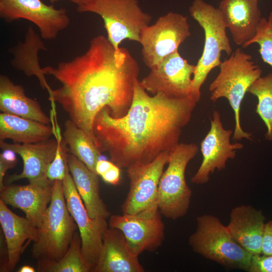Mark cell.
<instances>
[{
	"label": "cell",
	"mask_w": 272,
	"mask_h": 272,
	"mask_svg": "<svg viewBox=\"0 0 272 272\" xmlns=\"http://www.w3.org/2000/svg\"><path fill=\"white\" fill-rule=\"evenodd\" d=\"M42 70L60 84L49 100L58 103L94 142L93 123L101 110L107 107L114 117L127 113L140 67L128 49L116 50L107 37L99 35L84 54Z\"/></svg>",
	"instance_id": "1"
},
{
	"label": "cell",
	"mask_w": 272,
	"mask_h": 272,
	"mask_svg": "<svg viewBox=\"0 0 272 272\" xmlns=\"http://www.w3.org/2000/svg\"><path fill=\"white\" fill-rule=\"evenodd\" d=\"M197 103L189 97L150 95L138 80L131 105L124 116L114 117L105 107L93 126L94 144L121 168L152 162L179 143Z\"/></svg>",
	"instance_id": "2"
},
{
	"label": "cell",
	"mask_w": 272,
	"mask_h": 272,
	"mask_svg": "<svg viewBox=\"0 0 272 272\" xmlns=\"http://www.w3.org/2000/svg\"><path fill=\"white\" fill-rule=\"evenodd\" d=\"M77 225L66 206L62 180L53 182L51 200L38 227V237L32 248L37 270L48 272L67 250Z\"/></svg>",
	"instance_id": "3"
},
{
	"label": "cell",
	"mask_w": 272,
	"mask_h": 272,
	"mask_svg": "<svg viewBox=\"0 0 272 272\" xmlns=\"http://www.w3.org/2000/svg\"><path fill=\"white\" fill-rule=\"evenodd\" d=\"M219 67V73L209 86L210 100L216 102L221 98H226L234 114L233 139L252 141L251 133L245 131L241 126L240 107L248 90L261 77L262 71L252 60V56L240 48L221 62Z\"/></svg>",
	"instance_id": "4"
},
{
	"label": "cell",
	"mask_w": 272,
	"mask_h": 272,
	"mask_svg": "<svg viewBox=\"0 0 272 272\" xmlns=\"http://www.w3.org/2000/svg\"><path fill=\"white\" fill-rule=\"evenodd\" d=\"M188 11L205 34L202 53L195 65L189 95L197 103L201 97V86L208 75L221 63L222 52H225L230 56L233 51L226 26L218 8L203 0H193Z\"/></svg>",
	"instance_id": "5"
},
{
	"label": "cell",
	"mask_w": 272,
	"mask_h": 272,
	"mask_svg": "<svg viewBox=\"0 0 272 272\" xmlns=\"http://www.w3.org/2000/svg\"><path fill=\"white\" fill-rule=\"evenodd\" d=\"M196 222V230L188 239L194 252L225 267L248 271L252 255L234 240L218 217L204 214Z\"/></svg>",
	"instance_id": "6"
},
{
	"label": "cell",
	"mask_w": 272,
	"mask_h": 272,
	"mask_svg": "<svg viewBox=\"0 0 272 272\" xmlns=\"http://www.w3.org/2000/svg\"><path fill=\"white\" fill-rule=\"evenodd\" d=\"M199 151L195 143H179L169 152L168 167L159 183L157 203L162 215L176 220L189 209L192 191L186 183L185 171Z\"/></svg>",
	"instance_id": "7"
},
{
	"label": "cell",
	"mask_w": 272,
	"mask_h": 272,
	"mask_svg": "<svg viewBox=\"0 0 272 272\" xmlns=\"http://www.w3.org/2000/svg\"><path fill=\"white\" fill-rule=\"evenodd\" d=\"M77 11L99 15L107 38L116 50L126 39L140 42L142 31L152 19L142 9L138 0H92Z\"/></svg>",
	"instance_id": "8"
},
{
	"label": "cell",
	"mask_w": 272,
	"mask_h": 272,
	"mask_svg": "<svg viewBox=\"0 0 272 272\" xmlns=\"http://www.w3.org/2000/svg\"><path fill=\"white\" fill-rule=\"evenodd\" d=\"M191 35L186 16L169 12L156 22L143 29L140 43L145 65L149 69L156 65L165 57L178 51L180 45Z\"/></svg>",
	"instance_id": "9"
},
{
	"label": "cell",
	"mask_w": 272,
	"mask_h": 272,
	"mask_svg": "<svg viewBox=\"0 0 272 272\" xmlns=\"http://www.w3.org/2000/svg\"><path fill=\"white\" fill-rule=\"evenodd\" d=\"M169 152L162 153L151 162L136 163L126 168L129 188L121 205L122 214H136L158 206L159 183Z\"/></svg>",
	"instance_id": "10"
},
{
	"label": "cell",
	"mask_w": 272,
	"mask_h": 272,
	"mask_svg": "<svg viewBox=\"0 0 272 272\" xmlns=\"http://www.w3.org/2000/svg\"><path fill=\"white\" fill-rule=\"evenodd\" d=\"M110 227L120 230L133 251L154 252L165 239V225L158 206L136 214L111 215Z\"/></svg>",
	"instance_id": "11"
},
{
	"label": "cell",
	"mask_w": 272,
	"mask_h": 272,
	"mask_svg": "<svg viewBox=\"0 0 272 272\" xmlns=\"http://www.w3.org/2000/svg\"><path fill=\"white\" fill-rule=\"evenodd\" d=\"M0 16L7 22L23 19L34 23L45 40L56 38L70 24L67 10L41 0H0Z\"/></svg>",
	"instance_id": "12"
},
{
	"label": "cell",
	"mask_w": 272,
	"mask_h": 272,
	"mask_svg": "<svg viewBox=\"0 0 272 272\" xmlns=\"http://www.w3.org/2000/svg\"><path fill=\"white\" fill-rule=\"evenodd\" d=\"M62 184L67 209L79 229L83 256L92 271L97 262L103 234L108 228V223L107 220L93 219L89 216L77 190L67 164Z\"/></svg>",
	"instance_id": "13"
},
{
	"label": "cell",
	"mask_w": 272,
	"mask_h": 272,
	"mask_svg": "<svg viewBox=\"0 0 272 272\" xmlns=\"http://www.w3.org/2000/svg\"><path fill=\"white\" fill-rule=\"evenodd\" d=\"M195 67L177 51L150 69L140 83L152 95L162 93L170 97H189Z\"/></svg>",
	"instance_id": "14"
},
{
	"label": "cell",
	"mask_w": 272,
	"mask_h": 272,
	"mask_svg": "<svg viewBox=\"0 0 272 272\" xmlns=\"http://www.w3.org/2000/svg\"><path fill=\"white\" fill-rule=\"evenodd\" d=\"M233 132L232 130L224 128L220 113L214 111L210 129L200 143L202 161L191 178L192 183L199 185L208 182L211 174L216 170L225 169L227 161L234 159L236 151L243 148L241 143H231Z\"/></svg>",
	"instance_id": "15"
},
{
	"label": "cell",
	"mask_w": 272,
	"mask_h": 272,
	"mask_svg": "<svg viewBox=\"0 0 272 272\" xmlns=\"http://www.w3.org/2000/svg\"><path fill=\"white\" fill-rule=\"evenodd\" d=\"M58 146V139H49L41 142L29 144H10L0 141V148L9 149L22 159L23 168L20 174L9 176L8 183L23 179L30 183L47 184L52 182L46 176L49 164L54 159Z\"/></svg>",
	"instance_id": "16"
},
{
	"label": "cell",
	"mask_w": 272,
	"mask_h": 272,
	"mask_svg": "<svg viewBox=\"0 0 272 272\" xmlns=\"http://www.w3.org/2000/svg\"><path fill=\"white\" fill-rule=\"evenodd\" d=\"M139 256L122 232L109 227L104 233L98 261L91 272H144Z\"/></svg>",
	"instance_id": "17"
},
{
	"label": "cell",
	"mask_w": 272,
	"mask_h": 272,
	"mask_svg": "<svg viewBox=\"0 0 272 272\" xmlns=\"http://www.w3.org/2000/svg\"><path fill=\"white\" fill-rule=\"evenodd\" d=\"M53 182L5 185L0 190V199L7 205L22 210L26 218L38 228L51 200Z\"/></svg>",
	"instance_id": "18"
},
{
	"label": "cell",
	"mask_w": 272,
	"mask_h": 272,
	"mask_svg": "<svg viewBox=\"0 0 272 272\" xmlns=\"http://www.w3.org/2000/svg\"><path fill=\"white\" fill-rule=\"evenodd\" d=\"M218 8L236 45L254 36L261 18L258 0H221Z\"/></svg>",
	"instance_id": "19"
},
{
	"label": "cell",
	"mask_w": 272,
	"mask_h": 272,
	"mask_svg": "<svg viewBox=\"0 0 272 272\" xmlns=\"http://www.w3.org/2000/svg\"><path fill=\"white\" fill-rule=\"evenodd\" d=\"M264 221L262 211L242 205L231 210L226 226L234 240L253 255L261 254Z\"/></svg>",
	"instance_id": "20"
},
{
	"label": "cell",
	"mask_w": 272,
	"mask_h": 272,
	"mask_svg": "<svg viewBox=\"0 0 272 272\" xmlns=\"http://www.w3.org/2000/svg\"><path fill=\"white\" fill-rule=\"evenodd\" d=\"M0 223L8 252L7 271H13L18 263L27 240H37L38 228L27 218L18 216L0 199Z\"/></svg>",
	"instance_id": "21"
},
{
	"label": "cell",
	"mask_w": 272,
	"mask_h": 272,
	"mask_svg": "<svg viewBox=\"0 0 272 272\" xmlns=\"http://www.w3.org/2000/svg\"><path fill=\"white\" fill-rule=\"evenodd\" d=\"M66 159L77 190L89 216L93 219L109 218L111 214L100 196L98 175L73 155L67 153Z\"/></svg>",
	"instance_id": "22"
},
{
	"label": "cell",
	"mask_w": 272,
	"mask_h": 272,
	"mask_svg": "<svg viewBox=\"0 0 272 272\" xmlns=\"http://www.w3.org/2000/svg\"><path fill=\"white\" fill-rule=\"evenodd\" d=\"M0 111L50 124L51 120L36 99L27 97L23 86L0 76Z\"/></svg>",
	"instance_id": "23"
},
{
	"label": "cell",
	"mask_w": 272,
	"mask_h": 272,
	"mask_svg": "<svg viewBox=\"0 0 272 272\" xmlns=\"http://www.w3.org/2000/svg\"><path fill=\"white\" fill-rule=\"evenodd\" d=\"M53 134L50 124L12 114L0 113V141L10 139L14 143L34 144L47 140Z\"/></svg>",
	"instance_id": "24"
},
{
	"label": "cell",
	"mask_w": 272,
	"mask_h": 272,
	"mask_svg": "<svg viewBox=\"0 0 272 272\" xmlns=\"http://www.w3.org/2000/svg\"><path fill=\"white\" fill-rule=\"evenodd\" d=\"M40 49L46 50L44 44L33 28L30 26L26 33L25 41L19 43L11 50L14 56L11 64L15 69L23 72L28 77L36 76L41 88L47 91L49 96L52 89L47 83L39 65L38 53Z\"/></svg>",
	"instance_id": "25"
},
{
	"label": "cell",
	"mask_w": 272,
	"mask_h": 272,
	"mask_svg": "<svg viewBox=\"0 0 272 272\" xmlns=\"http://www.w3.org/2000/svg\"><path fill=\"white\" fill-rule=\"evenodd\" d=\"M62 137L63 142L67 145L70 154L97 174L96 166L101 153L91 138L70 119L65 121Z\"/></svg>",
	"instance_id": "26"
},
{
	"label": "cell",
	"mask_w": 272,
	"mask_h": 272,
	"mask_svg": "<svg viewBox=\"0 0 272 272\" xmlns=\"http://www.w3.org/2000/svg\"><path fill=\"white\" fill-rule=\"evenodd\" d=\"M247 92L257 98L256 112L266 127V140L272 141V72L257 79Z\"/></svg>",
	"instance_id": "27"
},
{
	"label": "cell",
	"mask_w": 272,
	"mask_h": 272,
	"mask_svg": "<svg viewBox=\"0 0 272 272\" xmlns=\"http://www.w3.org/2000/svg\"><path fill=\"white\" fill-rule=\"evenodd\" d=\"M91 269L82 251L79 233H75L71 243L62 257L48 272H89Z\"/></svg>",
	"instance_id": "28"
},
{
	"label": "cell",
	"mask_w": 272,
	"mask_h": 272,
	"mask_svg": "<svg viewBox=\"0 0 272 272\" xmlns=\"http://www.w3.org/2000/svg\"><path fill=\"white\" fill-rule=\"evenodd\" d=\"M253 43L259 45L261 59L272 69V12L267 18L261 17L255 35L242 47L246 48Z\"/></svg>",
	"instance_id": "29"
},
{
	"label": "cell",
	"mask_w": 272,
	"mask_h": 272,
	"mask_svg": "<svg viewBox=\"0 0 272 272\" xmlns=\"http://www.w3.org/2000/svg\"><path fill=\"white\" fill-rule=\"evenodd\" d=\"M61 144L60 139L58 138V146L55 157L49 164L46 172V176L51 181L63 180L66 173L67 162L65 145Z\"/></svg>",
	"instance_id": "30"
},
{
	"label": "cell",
	"mask_w": 272,
	"mask_h": 272,
	"mask_svg": "<svg viewBox=\"0 0 272 272\" xmlns=\"http://www.w3.org/2000/svg\"><path fill=\"white\" fill-rule=\"evenodd\" d=\"M96 172L107 183L116 185L119 182L120 168L111 161L99 160L96 166Z\"/></svg>",
	"instance_id": "31"
},
{
	"label": "cell",
	"mask_w": 272,
	"mask_h": 272,
	"mask_svg": "<svg viewBox=\"0 0 272 272\" xmlns=\"http://www.w3.org/2000/svg\"><path fill=\"white\" fill-rule=\"evenodd\" d=\"M16 153L9 150H3L0 154V190L4 187V178L6 172L16 165L17 160Z\"/></svg>",
	"instance_id": "32"
},
{
	"label": "cell",
	"mask_w": 272,
	"mask_h": 272,
	"mask_svg": "<svg viewBox=\"0 0 272 272\" xmlns=\"http://www.w3.org/2000/svg\"><path fill=\"white\" fill-rule=\"evenodd\" d=\"M248 272H272V255H253Z\"/></svg>",
	"instance_id": "33"
},
{
	"label": "cell",
	"mask_w": 272,
	"mask_h": 272,
	"mask_svg": "<svg viewBox=\"0 0 272 272\" xmlns=\"http://www.w3.org/2000/svg\"><path fill=\"white\" fill-rule=\"evenodd\" d=\"M261 254L272 255V221L265 224Z\"/></svg>",
	"instance_id": "34"
},
{
	"label": "cell",
	"mask_w": 272,
	"mask_h": 272,
	"mask_svg": "<svg viewBox=\"0 0 272 272\" xmlns=\"http://www.w3.org/2000/svg\"><path fill=\"white\" fill-rule=\"evenodd\" d=\"M59 1H70L75 4L77 6V8H81L86 4H87L88 3H89L92 0H50V2L51 3H55L56 2Z\"/></svg>",
	"instance_id": "35"
},
{
	"label": "cell",
	"mask_w": 272,
	"mask_h": 272,
	"mask_svg": "<svg viewBox=\"0 0 272 272\" xmlns=\"http://www.w3.org/2000/svg\"><path fill=\"white\" fill-rule=\"evenodd\" d=\"M19 272H35V270L32 266L28 265H25L22 266L19 270Z\"/></svg>",
	"instance_id": "36"
},
{
	"label": "cell",
	"mask_w": 272,
	"mask_h": 272,
	"mask_svg": "<svg viewBox=\"0 0 272 272\" xmlns=\"http://www.w3.org/2000/svg\"><path fill=\"white\" fill-rule=\"evenodd\" d=\"M258 1H260V0H258Z\"/></svg>",
	"instance_id": "37"
}]
</instances>
